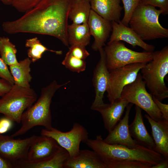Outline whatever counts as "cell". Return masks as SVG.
<instances>
[{
    "label": "cell",
    "mask_w": 168,
    "mask_h": 168,
    "mask_svg": "<svg viewBox=\"0 0 168 168\" xmlns=\"http://www.w3.org/2000/svg\"><path fill=\"white\" fill-rule=\"evenodd\" d=\"M73 0H41L20 18L3 22L2 29L9 34L30 33L47 35L68 47L69 11Z\"/></svg>",
    "instance_id": "cell-1"
},
{
    "label": "cell",
    "mask_w": 168,
    "mask_h": 168,
    "mask_svg": "<svg viewBox=\"0 0 168 168\" xmlns=\"http://www.w3.org/2000/svg\"><path fill=\"white\" fill-rule=\"evenodd\" d=\"M85 143L97 154L106 165L113 161L131 160L153 166L165 159L154 150L139 144L135 147L130 148L122 145L107 143L104 141L101 135H97L94 139L88 138Z\"/></svg>",
    "instance_id": "cell-2"
},
{
    "label": "cell",
    "mask_w": 168,
    "mask_h": 168,
    "mask_svg": "<svg viewBox=\"0 0 168 168\" xmlns=\"http://www.w3.org/2000/svg\"><path fill=\"white\" fill-rule=\"evenodd\" d=\"M70 82L68 81L58 84L54 80L41 90L36 102L26 110L21 118V126L11 136L13 138L22 135L35 126H42L49 130L52 126L50 105L52 98L56 91Z\"/></svg>",
    "instance_id": "cell-3"
},
{
    "label": "cell",
    "mask_w": 168,
    "mask_h": 168,
    "mask_svg": "<svg viewBox=\"0 0 168 168\" xmlns=\"http://www.w3.org/2000/svg\"><path fill=\"white\" fill-rule=\"evenodd\" d=\"M162 11L139 2L133 12L128 26L143 40L168 37V29L160 24L159 17Z\"/></svg>",
    "instance_id": "cell-4"
},
{
    "label": "cell",
    "mask_w": 168,
    "mask_h": 168,
    "mask_svg": "<svg viewBox=\"0 0 168 168\" xmlns=\"http://www.w3.org/2000/svg\"><path fill=\"white\" fill-rule=\"evenodd\" d=\"M141 75L152 95L160 101L168 97L164 79L168 73V46L152 52V59L141 69Z\"/></svg>",
    "instance_id": "cell-5"
},
{
    "label": "cell",
    "mask_w": 168,
    "mask_h": 168,
    "mask_svg": "<svg viewBox=\"0 0 168 168\" xmlns=\"http://www.w3.org/2000/svg\"><path fill=\"white\" fill-rule=\"evenodd\" d=\"M37 99V94L33 89L14 84L0 98V114L13 122L20 123L24 112L35 103Z\"/></svg>",
    "instance_id": "cell-6"
},
{
    "label": "cell",
    "mask_w": 168,
    "mask_h": 168,
    "mask_svg": "<svg viewBox=\"0 0 168 168\" xmlns=\"http://www.w3.org/2000/svg\"><path fill=\"white\" fill-rule=\"evenodd\" d=\"M146 86L145 82L141 74L138 73L134 82L124 87L120 98L139 107L154 120H162V114L154 102L152 95L147 91Z\"/></svg>",
    "instance_id": "cell-7"
},
{
    "label": "cell",
    "mask_w": 168,
    "mask_h": 168,
    "mask_svg": "<svg viewBox=\"0 0 168 168\" xmlns=\"http://www.w3.org/2000/svg\"><path fill=\"white\" fill-rule=\"evenodd\" d=\"M106 55V65L109 70L128 64L147 63L152 59V52H138L127 48L120 41L108 43L104 48Z\"/></svg>",
    "instance_id": "cell-8"
},
{
    "label": "cell",
    "mask_w": 168,
    "mask_h": 168,
    "mask_svg": "<svg viewBox=\"0 0 168 168\" xmlns=\"http://www.w3.org/2000/svg\"><path fill=\"white\" fill-rule=\"evenodd\" d=\"M41 134L54 139L60 146L67 150L70 157L77 156L80 151V143H85L88 139L87 130L77 123H74L72 128L68 132H62L52 127L49 130L43 129Z\"/></svg>",
    "instance_id": "cell-9"
},
{
    "label": "cell",
    "mask_w": 168,
    "mask_h": 168,
    "mask_svg": "<svg viewBox=\"0 0 168 168\" xmlns=\"http://www.w3.org/2000/svg\"><path fill=\"white\" fill-rule=\"evenodd\" d=\"M146 63H137L109 70V77L106 91L110 103L120 98L124 87L136 79L141 69Z\"/></svg>",
    "instance_id": "cell-10"
},
{
    "label": "cell",
    "mask_w": 168,
    "mask_h": 168,
    "mask_svg": "<svg viewBox=\"0 0 168 168\" xmlns=\"http://www.w3.org/2000/svg\"><path fill=\"white\" fill-rule=\"evenodd\" d=\"M36 137L15 139L11 136L0 134V156L13 165L26 160L29 148Z\"/></svg>",
    "instance_id": "cell-11"
},
{
    "label": "cell",
    "mask_w": 168,
    "mask_h": 168,
    "mask_svg": "<svg viewBox=\"0 0 168 168\" xmlns=\"http://www.w3.org/2000/svg\"><path fill=\"white\" fill-rule=\"evenodd\" d=\"M99 51L100 58L93 72L92 81L94 87L95 97L91 106L94 110L105 106L103 98L106 91L108 79L109 70L106 65V55L104 48H100Z\"/></svg>",
    "instance_id": "cell-12"
},
{
    "label": "cell",
    "mask_w": 168,
    "mask_h": 168,
    "mask_svg": "<svg viewBox=\"0 0 168 168\" xmlns=\"http://www.w3.org/2000/svg\"><path fill=\"white\" fill-rule=\"evenodd\" d=\"M133 104L129 103L126 107L125 115L122 119L110 132L104 141L109 144L124 145L134 148L139 144L132 138L129 129V119L131 110Z\"/></svg>",
    "instance_id": "cell-13"
},
{
    "label": "cell",
    "mask_w": 168,
    "mask_h": 168,
    "mask_svg": "<svg viewBox=\"0 0 168 168\" xmlns=\"http://www.w3.org/2000/svg\"><path fill=\"white\" fill-rule=\"evenodd\" d=\"M91 35L94 40L91 47L97 51L105 45L112 28L111 22L107 21L91 10L87 22Z\"/></svg>",
    "instance_id": "cell-14"
},
{
    "label": "cell",
    "mask_w": 168,
    "mask_h": 168,
    "mask_svg": "<svg viewBox=\"0 0 168 168\" xmlns=\"http://www.w3.org/2000/svg\"><path fill=\"white\" fill-rule=\"evenodd\" d=\"M111 24L112 33L108 43L124 41L133 47L138 46L146 52L154 51L155 49L154 45L145 42L131 28L125 26L120 21L118 22L112 21Z\"/></svg>",
    "instance_id": "cell-15"
},
{
    "label": "cell",
    "mask_w": 168,
    "mask_h": 168,
    "mask_svg": "<svg viewBox=\"0 0 168 168\" xmlns=\"http://www.w3.org/2000/svg\"><path fill=\"white\" fill-rule=\"evenodd\" d=\"M59 147L51 137L37 136L29 148L26 161L35 162L44 160L55 153Z\"/></svg>",
    "instance_id": "cell-16"
},
{
    "label": "cell",
    "mask_w": 168,
    "mask_h": 168,
    "mask_svg": "<svg viewBox=\"0 0 168 168\" xmlns=\"http://www.w3.org/2000/svg\"><path fill=\"white\" fill-rule=\"evenodd\" d=\"M129 103L120 98L110 104L96 109L103 119L104 127L109 132L112 130L120 120L125 108Z\"/></svg>",
    "instance_id": "cell-17"
},
{
    "label": "cell",
    "mask_w": 168,
    "mask_h": 168,
    "mask_svg": "<svg viewBox=\"0 0 168 168\" xmlns=\"http://www.w3.org/2000/svg\"><path fill=\"white\" fill-rule=\"evenodd\" d=\"M145 117L150 124L155 145L154 151L165 158H168V121L162 119L156 121L147 114Z\"/></svg>",
    "instance_id": "cell-18"
},
{
    "label": "cell",
    "mask_w": 168,
    "mask_h": 168,
    "mask_svg": "<svg viewBox=\"0 0 168 168\" xmlns=\"http://www.w3.org/2000/svg\"><path fill=\"white\" fill-rule=\"evenodd\" d=\"M135 110L134 118L129 125L130 135L138 144L154 151L155 144L144 123L141 109L135 105Z\"/></svg>",
    "instance_id": "cell-19"
},
{
    "label": "cell",
    "mask_w": 168,
    "mask_h": 168,
    "mask_svg": "<svg viewBox=\"0 0 168 168\" xmlns=\"http://www.w3.org/2000/svg\"><path fill=\"white\" fill-rule=\"evenodd\" d=\"M70 157L68 152L60 146L53 154L40 161L31 162L26 160L15 164L14 168H64V165Z\"/></svg>",
    "instance_id": "cell-20"
},
{
    "label": "cell",
    "mask_w": 168,
    "mask_h": 168,
    "mask_svg": "<svg viewBox=\"0 0 168 168\" xmlns=\"http://www.w3.org/2000/svg\"><path fill=\"white\" fill-rule=\"evenodd\" d=\"M64 168H107L106 164L94 151L80 150L78 155L70 157L66 161Z\"/></svg>",
    "instance_id": "cell-21"
},
{
    "label": "cell",
    "mask_w": 168,
    "mask_h": 168,
    "mask_svg": "<svg viewBox=\"0 0 168 168\" xmlns=\"http://www.w3.org/2000/svg\"><path fill=\"white\" fill-rule=\"evenodd\" d=\"M91 9L105 19L118 22L123 8L121 0H90Z\"/></svg>",
    "instance_id": "cell-22"
},
{
    "label": "cell",
    "mask_w": 168,
    "mask_h": 168,
    "mask_svg": "<svg viewBox=\"0 0 168 168\" xmlns=\"http://www.w3.org/2000/svg\"><path fill=\"white\" fill-rule=\"evenodd\" d=\"M32 62L28 57L20 61L17 64L9 66V70L15 84L20 87L29 88L32 79L30 73Z\"/></svg>",
    "instance_id": "cell-23"
},
{
    "label": "cell",
    "mask_w": 168,
    "mask_h": 168,
    "mask_svg": "<svg viewBox=\"0 0 168 168\" xmlns=\"http://www.w3.org/2000/svg\"><path fill=\"white\" fill-rule=\"evenodd\" d=\"M68 41L70 45L80 44L85 46L90 44L91 36L87 23H72L68 27Z\"/></svg>",
    "instance_id": "cell-24"
},
{
    "label": "cell",
    "mask_w": 168,
    "mask_h": 168,
    "mask_svg": "<svg viewBox=\"0 0 168 168\" xmlns=\"http://www.w3.org/2000/svg\"><path fill=\"white\" fill-rule=\"evenodd\" d=\"M91 10L90 0H73L69 11L68 18L76 24L87 23Z\"/></svg>",
    "instance_id": "cell-25"
},
{
    "label": "cell",
    "mask_w": 168,
    "mask_h": 168,
    "mask_svg": "<svg viewBox=\"0 0 168 168\" xmlns=\"http://www.w3.org/2000/svg\"><path fill=\"white\" fill-rule=\"evenodd\" d=\"M25 46L28 48L27 55L32 62H35L40 59L43 53L46 51L55 53L57 54H62V51L50 49L44 45L37 37L27 39L25 44Z\"/></svg>",
    "instance_id": "cell-26"
},
{
    "label": "cell",
    "mask_w": 168,
    "mask_h": 168,
    "mask_svg": "<svg viewBox=\"0 0 168 168\" xmlns=\"http://www.w3.org/2000/svg\"><path fill=\"white\" fill-rule=\"evenodd\" d=\"M16 46L9 39L5 36L0 37V54L1 58L7 66H10L18 63Z\"/></svg>",
    "instance_id": "cell-27"
},
{
    "label": "cell",
    "mask_w": 168,
    "mask_h": 168,
    "mask_svg": "<svg viewBox=\"0 0 168 168\" xmlns=\"http://www.w3.org/2000/svg\"><path fill=\"white\" fill-rule=\"evenodd\" d=\"M62 64L71 71L77 73L85 71L86 66L85 60L76 57L68 51L66 53Z\"/></svg>",
    "instance_id": "cell-28"
},
{
    "label": "cell",
    "mask_w": 168,
    "mask_h": 168,
    "mask_svg": "<svg viewBox=\"0 0 168 168\" xmlns=\"http://www.w3.org/2000/svg\"><path fill=\"white\" fill-rule=\"evenodd\" d=\"M106 166L107 168H151L152 165L138 161L126 160L113 161Z\"/></svg>",
    "instance_id": "cell-29"
},
{
    "label": "cell",
    "mask_w": 168,
    "mask_h": 168,
    "mask_svg": "<svg viewBox=\"0 0 168 168\" xmlns=\"http://www.w3.org/2000/svg\"><path fill=\"white\" fill-rule=\"evenodd\" d=\"M124 5V14L121 22L128 26L131 17L140 0H121Z\"/></svg>",
    "instance_id": "cell-30"
},
{
    "label": "cell",
    "mask_w": 168,
    "mask_h": 168,
    "mask_svg": "<svg viewBox=\"0 0 168 168\" xmlns=\"http://www.w3.org/2000/svg\"><path fill=\"white\" fill-rule=\"evenodd\" d=\"M41 0H12L11 5L18 12L25 13L31 9Z\"/></svg>",
    "instance_id": "cell-31"
},
{
    "label": "cell",
    "mask_w": 168,
    "mask_h": 168,
    "mask_svg": "<svg viewBox=\"0 0 168 168\" xmlns=\"http://www.w3.org/2000/svg\"><path fill=\"white\" fill-rule=\"evenodd\" d=\"M68 52L76 57L84 60L90 55L85 46L80 44L71 45L69 48Z\"/></svg>",
    "instance_id": "cell-32"
},
{
    "label": "cell",
    "mask_w": 168,
    "mask_h": 168,
    "mask_svg": "<svg viewBox=\"0 0 168 168\" xmlns=\"http://www.w3.org/2000/svg\"><path fill=\"white\" fill-rule=\"evenodd\" d=\"M139 2L160 8L164 15L168 14V0H140Z\"/></svg>",
    "instance_id": "cell-33"
},
{
    "label": "cell",
    "mask_w": 168,
    "mask_h": 168,
    "mask_svg": "<svg viewBox=\"0 0 168 168\" xmlns=\"http://www.w3.org/2000/svg\"><path fill=\"white\" fill-rule=\"evenodd\" d=\"M0 78L5 79L12 85L14 84L13 78L7 65L0 58Z\"/></svg>",
    "instance_id": "cell-34"
},
{
    "label": "cell",
    "mask_w": 168,
    "mask_h": 168,
    "mask_svg": "<svg viewBox=\"0 0 168 168\" xmlns=\"http://www.w3.org/2000/svg\"><path fill=\"white\" fill-rule=\"evenodd\" d=\"M154 102L162 114V119L168 121V105L162 103L152 95Z\"/></svg>",
    "instance_id": "cell-35"
},
{
    "label": "cell",
    "mask_w": 168,
    "mask_h": 168,
    "mask_svg": "<svg viewBox=\"0 0 168 168\" xmlns=\"http://www.w3.org/2000/svg\"><path fill=\"white\" fill-rule=\"evenodd\" d=\"M12 120L5 117L0 119V134H3L9 130L12 126Z\"/></svg>",
    "instance_id": "cell-36"
},
{
    "label": "cell",
    "mask_w": 168,
    "mask_h": 168,
    "mask_svg": "<svg viewBox=\"0 0 168 168\" xmlns=\"http://www.w3.org/2000/svg\"><path fill=\"white\" fill-rule=\"evenodd\" d=\"M12 85L6 80L0 78V96L2 97L8 92Z\"/></svg>",
    "instance_id": "cell-37"
},
{
    "label": "cell",
    "mask_w": 168,
    "mask_h": 168,
    "mask_svg": "<svg viewBox=\"0 0 168 168\" xmlns=\"http://www.w3.org/2000/svg\"><path fill=\"white\" fill-rule=\"evenodd\" d=\"M0 168H14V167L12 163L0 156Z\"/></svg>",
    "instance_id": "cell-38"
},
{
    "label": "cell",
    "mask_w": 168,
    "mask_h": 168,
    "mask_svg": "<svg viewBox=\"0 0 168 168\" xmlns=\"http://www.w3.org/2000/svg\"><path fill=\"white\" fill-rule=\"evenodd\" d=\"M168 158L165 159L157 164L153 165L151 168H168Z\"/></svg>",
    "instance_id": "cell-39"
},
{
    "label": "cell",
    "mask_w": 168,
    "mask_h": 168,
    "mask_svg": "<svg viewBox=\"0 0 168 168\" xmlns=\"http://www.w3.org/2000/svg\"><path fill=\"white\" fill-rule=\"evenodd\" d=\"M2 3L7 5H11L12 0H0Z\"/></svg>",
    "instance_id": "cell-40"
}]
</instances>
